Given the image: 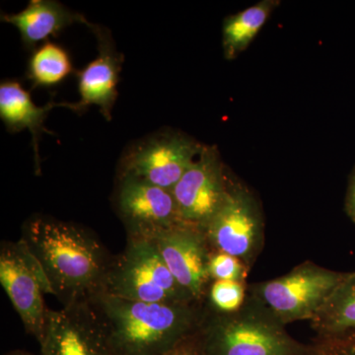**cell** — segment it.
<instances>
[{
  "mask_svg": "<svg viewBox=\"0 0 355 355\" xmlns=\"http://www.w3.org/2000/svg\"><path fill=\"white\" fill-rule=\"evenodd\" d=\"M228 181L216 147L205 146L172 189L181 220L205 230L225 198Z\"/></svg>",
  "mask_w": 355,
  "mask_h": 355,
  "instance_id": "cell-10",
  "label": "cell"
},
{
  "mask_svg": "<svg viewBox=\"0 0 355 355\" xmlns=\"http://www.w3.org/2000/svg\"><path fill=\"white\" fill-rule=\"evenodd\" d=\"M202 144L181 133L158 132L123 154L119 177H133L172 191L202 153Z\"/></svg>",
  "mask_w": 355,
  "mask_h": 355,
  "instance_id": "cell-8",
  "label": "cell"
},
{
  "mask_svg": "<svg viewBox=\"0 0 355 355\" xmlns=\"http://www.w3.org/2000/svg\"><path fill=\"white\" fill-rule=\"evenodd\" d=\"M150 240L178 284L202 304L212 282L209 270L212 251L202 229L182 222L160 231Z\"/></svg>",
  "mask_w": 355,
  "mask_h": 355,
  "instance_id": "cell-11",
  "label": "cell"
},
{
  "mask_svg": "<svg viewBox=\"0 0 355 355\" xmlns=\"http://www.w3.org/2000/svg\"><path fill=\"white\" fill-rule=\"evenodd\" d=\"M57 107L70 109V103H55L51 100L44 106L39 107L34 104L31 95L19 81L4 80L0 84V118L8 132L28 130L31 132L37 173L41 171L39 155L41 135L44 132L53 135L44 128V121L49 112Z\"/></svg>",
  "mask_w": 355,
  "mask_h": 355,
  "instance_id": "cell-14",
  "label": "cell"
},
{
  "mask_svg": "<svg viewBox=\"0 0 355 355\" xmlns=\"http://www.w3.org/2000/svg\"><path fill=\"white\" fill-rule=\"evenodd\" d=\"M310 322L316 340L355 333V272H347Z\"/></svg>",
  "mask_w": 355,
  "mask_h": 355,
  "instance_id": "cell-16",
  "label": "cell"
},
{
  "mask_svg": "<svg viewBox=\"0 0 355 355\" xmlns=\"http://www.w3.org/2000/svg\"><path fill=\"white\" fill-rule=\"evenodd\" d=\"M355 221V220H354Z\"/></svg>",
  "mask_w": 355,
  "mask_h": 355,
  "instance_id": "cell-25",
  "label": "cell"
},
{
  "mask_svg": "<svg viewBox=\"0 0 355 355\" xmlns=\"http://www.w3.org/2000/svg\"><path fill=\"white\" fill-rule=\"evenodd\" d=\"M162 355H202V338L200 330Z\"/></svg>",
  "mask_w": 355,
  "mask_h": 355,
  "instance_id": "cell-22",
  "label": "cell"
},
{
  "mask_svg": "<svg viewBox=\"0 0 355 355\" xmlns=\"http://www.w3.org/2000/svg\"><path fill=\"white\" fill-rule=\"evenodd\" d=\"M209 275L214 280L247 284L250 268L239 259L223 252L212 251L209 263Z\"/></svg>",
  "mask_w": 355,
  "mask_h": 355,
  "instance_id": "cell-20",
  "label": "cell"
},
{
  "mask_svg": "<svg viewBox=\"0 0 355 355\" xmlns=\"http://www.w3.org/2000/svg\"><path fill=\"white\" fill-rule=\"evenodd\" d=\"M7 355H32V354H28V352H10V354H7Z\"/></svg>",
  "mask_w": 355,
  "mask_h": 355,
  "instance_id": "cell-24",
  "label": "cell"
},
{
  "mask_svg": "<svg viewBox=\"0 0 355 355\" xmlns=\"http://www.w3.org/2000/svg\"><path fill=\"white\" fill-rule=\"evenodd\" d=\"M21 240L43 268L62 306L93 302L104 292L113 257L88 229L34 216L23 224Z\"/></svg>",
  "mask_w": 355,
  "mask_h": 355,
  "instance_id": "cell-1",
  "label": "cell"
},
{
  "mask_svg": "<svg viewBox=\"0 0 355 355\" xmlns=\"http://www.w3.org/2000/svg\"><path fill=\"white\" fill-rule=\"evenodd\" d=\"M347 275L305 261L282 277L248 286V294L286 326L311 321Z\"/></svg>",
  "mask_w": 355,
  "mask_h": 355,
  "instance_id": "cell-5",
  "label": "cell"
},
{
  "mask_svg": "<svg viewBox=\"0 0 355 355\" xmlns=\"http://www.w3.org/2000/svg\"><path fill=\"white\" fill-rule=\"evenodd\" d=\"M202 355H311L312 343L292 338L266 308L247 294L235 313L203 314L200 328Z\"/></svg>",
  "mask_w": 355,
  "mask_h": 355,
  "instance_id": "cell-3",
  "label": "cell"
},
{
  "mask_svg": "<svg viewBox=\"0 0 355 355\" xmlns=\"http://www.w3.org/2000/svg\"><path fill=\"white\" fill-rule=\"evenodd\" d=\"M103 294L142 302L197 303L146 238L128 237L125 249L113 257Z\"/></svg>",
  "mask_w": 355,
  "mask_h": 355,
  "instance_id": "cell-4",
  "label": "cell"
},
{
  "mask_svg": "<svg viewBox=\"0 0 355 355\" xmlns=\"http://www.w3.org/2000/svg\"><path fill=\"white\" fill-rule=\"evenodd\" d=\"M41 355H118L107 324L93 302L49 311Z\"/></svg>",
  "mask_w": 355,
  "mask_h": 355,
  "instance_id": "cell-9",
  "label": "cell"
},
{
  "mask_svg": "<svg viewBox=\"0 0 355 355\" xmlns=\"http://www.w3.org/2000/svg\"><path fill=\"white\" fill-rule=\"evenodd\" d=\"M98 40V57L77 73L80 100L70 104V110L83 114L88 106H97L107 121L118 99L123 55L116 50L111 33L106 28L89 23L87 25Z\"/></svg>",
  "mask_w": 355,
  "mask_h": 355,
  "instance_id": "cell-13",
  "label": "cell"
},
{
  "mask_svg": "<svg viewBox=\"0 0 355 355\" xmlns=\"http://www.w3.org/2000/svg\"><path fill=\"white\" fill-rule=\"evenodd\" d=\"M116 209L128 237L151 239L182 223L172 191L133 177H119Z\"/></svg>",
  "mask_w": 355,
  "mask_h": 355,
  "instance_id": "cell-12",
  "label": "cell"
},
{
  "mask_svg": "<svg viewBox=\"0 0 355 355\" xmlns=\"http://www.w3.org/2000/svg\"><path fill=\"white\" fill-rule=\"evenodd\" d=\"M347 211L354 220H355V175L350 183L349 193L347 198Z\"/></svg>",
  "mask_w": 355,
  "mask_h": 355,
  "instance_id": "cell-23",
  "label": "cell"
},
{
  "mask_svg": "<svg viewBox=\"0 0 355 355\" xmlns=\"http://www.w3.org/2000/svg\"><path fill=\"white\" fill-rule=\"evenodd\" d=\"M118 355H162L200 328L197 303L142 302L101 294L93 301Z\"/></svg>",
  "mask_w": 355,
  "mask_h": 355,
  "instance_id": "cell-2",
  "label": "cell"
},
{
  "mask_svg": "<svg viewBox=\"0 0 355 355\" xmlns=\"http://www.w3.org/2000/svg\"><path fill=\"white\" fill-rule=\"evenodd\" d=\"M203 232L211 251L232 254L251 270L265 244L260 203L249 189L229 180L225 198Z\"/></svg>",
  "mask_w": 355,
  "mask_h": 355,
  "instance_id": "cell-6",
  "label": "cell"
},
{
  "mask_svg": "<svg viewBox=\"0 0 355 355\" xmlns=\"http://www.w3.org/2000/svg\"><path fill=\"white\" fill-rule=\"evenodd\" d=\"M0 284L26 331L40 343L50 311L44 304V294L53 295V291L43 268L21 239L1 243Z\"/></svg>",
  "mask_w": 355,
  "mask_h": 355,
  "instance_id": "cell-7",
  "label": "cell"
},
{
  "mask_svg": "<svg viewBox=\"0 0 355 355\" xmlns=\"http://www.w3.org/2000/svg\"><path fill=\"white\" fill-rule=\"evenodd\" d=\"M311 355H355V333L327 340H315Z\"/></svg>",
  "mask_w": 355,
  "mask_h": 355,
  "instance_id": "cell-21",
  "label": "cell"
},
{
  "mask_svg": "<svg viewBox=\"0 0 355 355\" xmlns=\"http://www.w3.org/2000/svg\"><path fill=\"white\" fill-rule=\"evenodd\" d=\"M279 1L263 0L241 12L226 18L222 30V46L226 60H235L261 31Z\"/></svg>",
  "mask_w": 355,
  "mask_h": 355,
  "instance_id": "cell-17",
  "label": "cell"
},
{
  "mask_svg": "<svg viewBox=\"0 0 355 355\" xmlns=\"http://www.w3.org/2000/svg\"><path fill=\"white\" fill-rule=\"evenodd\" d=\"M74 71L67 50L53 42H44L33 51L28 62L27 78L33 87H51L62 83Z\"/></svg>",
  "mask_w": 355,
  "mask_h": 355,
  "instance_id": "cell-18",
  "label": "cell"
},
{
  "mask_svg": "<svg viewBox=\"0 0 355 355\" xmlns=\"http://www.w3.org/2000/svg\"><path fill=\"white\" fill-rule=\"evenodd\" d=\"M1 21L17 28L21 41L28 50H36L40 42H46L51 36L58 37L70 25L89 24L83 15L53 0H31L20 12L2 13Z\"/></svg>",
  "mask_w": 355,
  "mask_h": 355,
  "instance_id": "cell-15",
  "label": "cell"
},
{
  "mask_svg": "<svg viewBox=\"0 0 355 355\" xmlns=\"http://www.w3.org/2000/svg\"><path fill=\"white\" fill-rule=\"evenodd\" d=\"M247 284L226 280H214L207 291L209 310L220 314H231L241 309L246 302Z\"/></svg>",
  "mask_w": 355,
  "mask_h": 355,
  "instance_id": "cell-19",
  "label": "cell"
}]
</instances>
